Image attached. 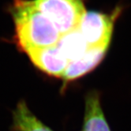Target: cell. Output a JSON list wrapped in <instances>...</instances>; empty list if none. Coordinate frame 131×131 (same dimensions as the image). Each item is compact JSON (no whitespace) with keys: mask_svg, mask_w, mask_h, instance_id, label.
Returning a JSON list of instances; mask_svg holds the SVG:
<instances>
[{"mask_svg":"<svg viewBox=\"0 0 131 131\" xmlns=\"http://www.w3.org/2000/svg\"><path fill=\"white\" fill-rule=\"evenodd\" d=\"M10 10L15 27V40L24 52L58 43L60 33L35 6L32 0H14Z\"/></svg>","mask_w":131,"mask_h":131,"instance_id":"6da1fadb","label":"cell"},{"mask_svg":"<svg viewBox=\"0 0 131 131\" xmlns=\"http://www.w3.org/2000/svg\"><path fill=\"white\" fill-rule=\"evenodd\" d=\"M35 6L54 25L60 35L79 27L87 13L83 0H32Z\"/></svg>","mask_w":131,"mask_h":131,"instance_id":"7a4b0ae2","label":"cell"},{"mask_svg":"<svg viewBox=\"0 0 131 131\" xmlns=\"http://www.w3.org/2000/svg\"><path fill=\"white\" fill-rule=\"evenodd\" d=\"M122 10V7H117L109 14L94 11L85 14L78 29L89 47H109L115 21Z\"/></svg>","mask_w":131,"mask_h":131,"instance_id":"3957f363","label":"cell"},{"mask_svg":"<svg viewBox=\"0 0 131 131\" xmlns=\"http://www.w3.org/2000/svg\"><path fill=\"white\" fill-rule=\"evenodd\" d=\"M25 53L37 68L56 78H62L70 62L57 45L44 48L29 49Z\"/></svg>","mask_w":131,"mask_h":131,"instance_id":"277c9868","label":"cell"},{"mask_svg":"<svg viewBox=\"0 0 131 131\" xmlns=\"http://www.w3.org/2000/svg\"><path fill=\"white\" fill-rule=\"evenodd\" d=\"M108 48L107 46L91 47L81 58L69 62L62 78L66 81H72L89 73L104 58Z\"/></svg>","mask_w":131,"mask_h":131,"instance_id":"5b68a950","label":"cell"},{"mask_svg":"<svg viewBox=\"0 0 131 131\" xmlns=\"http://www.w3.org/2000/svg\"><path fill=\"white\" fill-rule=\"evenodd\" d=\"M84 131H111L96 92L89 93L85 99Z\"/></svg>","mask_w":131,"mask_h":131,"instance_id":"8992f818","label":"cell"},{"mask_svg":"<svg viewBox=\"0 0 131 131\" xmlns=\"http://www.w3.org/2000/svg\"><path fill=\"white\" fill-rule=\"evenodd\" d=\"M56 45L69 62L81 58L91 48L84 40L78 28L62 35Z\"/></svg>","mask_w":131,"mask_h":131,"instance_id":"52a82bcc","label":"cell"},{"mask_svg":"<svg viewBox=\"0 0 131 131\" xmlns=\"http://www.w3.org/2000/svg\"><path fill=\"white\" fill-rule=\"evenodd\" d=\"M13 121L15 131H52L32 113L24 101L18 103L14 111Z\"/></svg>","mask_w":131,"mask_h":131,"instance_id":"ba28073f","label":"cell"}]
</instances>
